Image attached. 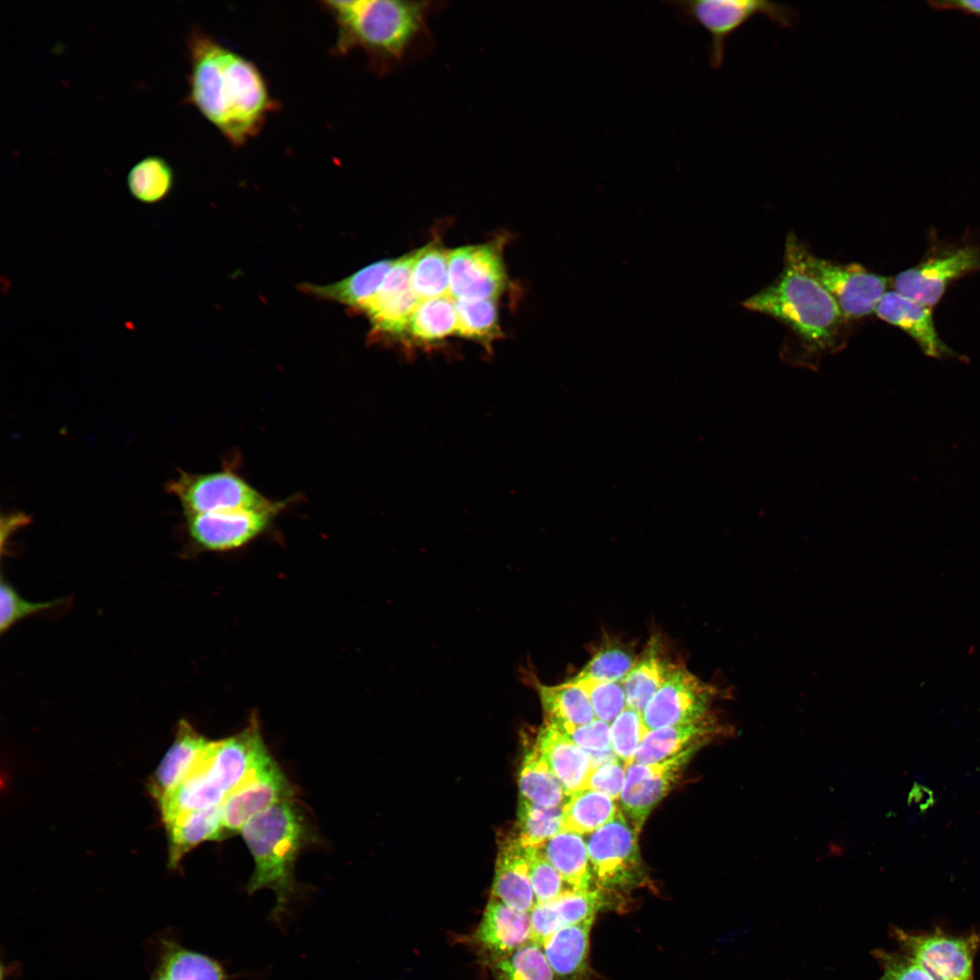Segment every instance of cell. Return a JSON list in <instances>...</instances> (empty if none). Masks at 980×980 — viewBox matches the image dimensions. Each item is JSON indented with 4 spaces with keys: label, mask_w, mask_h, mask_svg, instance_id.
I'll return each instance as SVG.
<instances>
[{
    "label": "cell",
    "mask_w": 980,
    "mask_h": 980,
    "mask_svg": "<svg viewBox=\"0 0 980 980\" xmlns=\"http://www.w3.org/2000/svg\"><path fill=\"white\" fill-rule=\"evenodd\" d=\"M636 835L620 809L611 821L591 833L586 844L590 866L600 884L622 886L639 875L642 863Z\"/></svg>",
    "instance_id": "obj_14"
},
{
    "label": "cell",
    "mask_w": 980,
    "mask_h": 980,
    "mask_svg": "<svg viewBox=\"0 0 980 980\" xmlns=\"http://www.w3.org/2000/svg\"><path fill=\"white\" fill-rule=\"evenodd\" d=\"M395 259L375 261L345 279L324 285L303 284L302 289L360 311L376 295Z\"/></svg>",
    "instance_id": "obj_27"
},
{
    "label": "cell",
    "mask_w": 980,
    "mask_h": 980,
    "mask_svg": "<svg viewBox=\"0 0 980 980\" xmlns=\"http://www.w3.org/2000/svg\"><path fill=\"white\" fill-rule=\"evenodd\" d=\"M167 490L180 501L184 514L261 509L274 503L228 466L203 474L181 471Z\"/></svg>",
    "instance_id": "obj_8"
},
{
    "label": "cell",
    "mask_w": 980,
    "mask_h": 980,
    "mask_svg": "<svg viewBox=\"0 0 980 980\" xmlns=\"http://www.w3.org/2000/svg\"><path fill=\"white\" fill-rule=\"evenodd\" d=\"M536 690L548 724L556 728L580 726L596 719L586 693L575 684L537 683Z\"/></svg>",
    "instance_id": "obj_30"
},
{
    "label": "cell",
    "mask_w": 980,
    "mask_h": 980,
    "mask_svg": "<svg viewBox=\"0 0 980 980\" xmlns=\"http://www.w3.org/2000/svg\"><path fill=\"white\" fill-rule=\"evenodd\" d=\"M696 750L697 748L689 749L662 762H632L626 766L620 801L636 833L653 807L672 788Z\"/></svg>",
    "instance_id": "obj_16"
},
{
    "label": "cell",
    "mask_w": 980,
    "mask_h": 980,
    "mask_svg": "<svg viewBox=\"0 0 980 980\" xmlns=\"http://www.w3.org/2000/svg\"><path fill=\"white\" fill-rule=\"evenodd\" d=\"M187 47V102L233 145L245 144L275 107L262 74L201 30L190 33Z\"/></svg>",
    "instance_id": "obj_1"
},
{
    "label": "cell",
    "mask_w": 980,
    "mask_h": 980,
    "mask_svg": "<svg viewBox=\"0 0 980 980\" xmlns=\"http://www.w3.org/2000/svg\"><path fill=\"white\" fill-rule=\"evenodd\" d=\"M270 758L253 714L240 732L211 740L186 779L158 801L163 822L221 804Z\"/></svg>",
    "instance_id": "obj_2"
},
{
    "label": "cell",
    "mask_w": 980,
    "mask_h": 980,
    "mask_svg": "<svg viewBox=\"0 0 980 980\" xmlns=\"http://www.w3.org/2000/svg\"><path fill=\"white\" fill-rule=\"evenodd\" d=\"M449 252L450 250L445 248L438 239L415 250L411 285L420 301L448 294Z\"/></svg>",
    "instance_id": "obj_31"
},
{
    "label": "cell",
    "mask_w": 980,
    "mask_h": 980,
    "mask_svg": "<svg viewBox=\"0 0 980 980\" xmlns=\"http://www.w3.org/2000/svg\"><path fill=\"white\" fill-rule=\"evenodd\" d=\"M531 941L542 946L564 926L552 902L535 904L530 911Z\"/></svg>",
    "instance_id": "obj_48"
},
{
    "label": "cell",
    "mask_w": 980,
    "mask_h": 980,
    "mask_svg": "<svg viewBox=\"0 0 980 980\" xmlns=\"http://www.w3.org/2000/svg\"><path fill=\"white\" fill-rule=\"evenodd\" d=\"M602 896L598 890H567L556 899L551 901L556 909L564 926L581 923L594 917L602 906Z\"/></svg>",
    "instance_id": "obj_44"
},
{
    "label": "cell",
    "mask_w": 980,
    "mask_h": 980,
    "mask_svg": "<svg viewBox=\"0 0 980 980\" xmlns=\"http://www.w3.org/2000/svg\"><path fill=\"white\" fill-rule=\"evenodd\" d=\"M742 306L782 322L818 351L836 347L847 321L837 302L817 281L786 263L775 280L746 299Z\"/></svg>",
    "instance_id": "obj_3"
},
{
    "label": "cell",
    "mask_w": 980,
    "mask_h": 980,
    "mask_svg": "<svg viewBox=\"0 0 980 980\" xmlns=\"http://www.w3.org/2000/svg\"><path fill=\"white\" fill-rule=\"evenodd\" d=\"M871 955L882 970L877 980H936L923 965L903 952L875 949Z\"/></svg>",
    "instance_id": "obj_45"
},
{
    "label": "cell",
    "mask_w": 980,
    "mask_h": 980,
    "mask_svg": "<svg viewBox=\"0 0 980 980\" xmlns=\"http://www.w3.org/2000/svg\"><path fill=\"white\" fill-rule=\"evenodd\" d=\"M874 313L909 335L926 356L938 359L957 357L940 338L930 307L894 289L884 294Z\"/></svg>",
    "instance_id": "obj_19"
},
{
    "label": "cell",
    "mask_w": 980,
    "mask_h": 980,
    "mask_svg": "<svg viewBox=\"0 0 980 980\" xmlns=\"http://www.w3.org/2000/svg\"><path fill=\"white\" fill-rule=\"evenodd\" d=\"M473 940L482 959L493 965L531 941L530 914L490 897Z\"/></svg>",
    "instance_id": "obj_18"
},
{
    "label": "cell",
    "mask_w": 980,
    "mask_h": 980,
    "mask_svg": "<svg viewBox=\"0 0 980 980\" xmlns=\"http://www.w3.org/2000/svg\"><path fill=\"white\" fill-rule=\"evenodd\" d=\"M785 263L817 281L837 302L847 320L875 312L889 279L858 263L840 264L811 252L794 234L786 240Z\"/></svg>",
    "instance_id": "obj_6"
},
{
    "label": "cell",
    "mask_w": 980,
    "mask_h": 980,
    "mask_svg": "<svg viewBox=\"0 0 980 980\" xmlns=\"http://www.w3.org/2000/svg\"><path fill=\"white\" fill-rule=\"evenodd\" d=\"M573 891L590 889L592 869L587 845L579 834L561 831L538 847Z\"/></svg>",
    "instance_id": "obj_28"
},
{
    "label": "cell",
    "mask_w": 980,
    "mask_h": 980,
    "mask_svg": "<svg viewBox=\"0 0 980 980\" xmlns=\"http://www.w3.org/2000/svg\"><path fill=\"white\" fill-rule=\"evenodd\" d=\"M717 690L676 664L642 712L647 732L697 720L709 713Z\"/></svg>",
    "instance_id": "obj_13"
},
{
    "label": "cell",
    "mask_w": 980,
    "mask_h": 980,
    "mask_svg": "<svg viewBox=\"0 0 980 980\" xmlns=\"http://www.w3.org/2000/svg\"><path fill=\"white\" fill-rule=\"evenodd\" d=\"M536 904L551 902L565 891L564 881L539 848L524 846Z\"/></svg>",
    "instance_id": "obj_40"
},
{
    "label": "cell",
    "mask_w": 980,
    "mask_h": 980,
    "mask_svg": "<svg viewBox=\"0 0 980 980\" xmlns=\"http://www.w3.org/2000/svg\"><path fill=\"white\" fill-rule=\"evenodd\" d=\"M491 967L494 980H556L543 947L532 941Z\"/></svg>",
    "instance_id": "obj_38"
},
{
    "label": "cell",
    "mask_w": 980,
    "mask_h": 980,
    "mask_svg": "<svg viewBox=\"0 0 980 980\" xmlns=\"http://www.w3.org/2000/svg\"><path fill=\"white\" fill-rule=\"evenodd\" d=\"M289 502L290 498L274 501L261 509L185 514V528L191 544L200 551L236 550L267 531Z\"/></svg>",
    "instance_id": "obj_9"
},
{
    "label": "cell",
    "mask_w": 980,
    "mask_h": 980,
    "mask_svg": "<svg viewBox=\"0 0 980 980\" xmlns=\"http://www.w3.org/2000/svg\"><path fill=\"white\" fill-rule=\"evenodd\" d=\"M415 250L395 259L376 295L361 310L372 336L404 339L410 316L419 304L411 285Z\"/></svg>",
    "instance_id": "obj_15"
},
{
    "label": "cell",
    "mask_w": 980,
    "mask_h": 980,
    "mask_svg": "<svg viewBox=\"0 0 980 980\" xmlns=\"http://www.w3.org/2000/svg\"><path fill=\"white\" fill-rule=\"evenodd\" d=\"M567 796L583 789L593 765L587 751L566 734L545 723L538 732L534 745Z\"/></svg>",
    "instance_id": "obj_23"
},
{
    "label": "cell",
    "mask_w": 980,
    "mask_h": 980,
    "mask_svg": "<svg viewBox=\"0 0 980 980\" xmlns=\"http://www.w3.org/2000/svg\"><path fill=\"white\" fill-rule=\"evenodd\" d=\"M618 811L609 796L581 789L567 796L563 806L562 831L591 834L611 821Z\"/></svg>",
    "instance_id": "obj_33"
},
{
    "label": "cell",
    "mask_w": 980,
    "mask_h": 980,
    "mask_svg": "<svg viewBox=\"0 0 980 980\" xmlns=\"http://www.w3.org/2000/svg\"><path fill=\"white\" fill-rule=\"evenodd\" d=\"M632 646L618 640H607L593 654L583 669L569 681L594 680L621 681L636 661Z\"/></svg>",
    "instance_id": "obj_37"
},
{
    "label": "cell",
    "mask_w": 980,
    "mask_h": 980,
    "mask_svg": "<svg viewBox=\"0 0 980 980\" xmlns=\"http://www.w3.org/2000/svg\"><path fill=\"white\" fill-rule=\"evenodd\" d=\"M675 665L665 657L661 640L652 637L622 681L626 707L642 713Z\"/></svg>",
    "instance_id": "obj_26"
},
{
    "label": "cell",
    "mask_w": 980,
    "mask_h": 980,
    "mask_svg": "<svg viewBox=\"0 0 980 980\" xmlns=\"http://www.w3.org/2000/svg\"><path fill=\"white\" fill-rule=\"evenodd\" d=\"M1 621L0 631L4 632L13 624L26 616L53 608L60 603L59 600L44 603H33L24 600L3 579L0 586Z\"/></svg>",
    "instance_id": "obj_46"
},
{
    "label": "cell",
    "mask_w": 980,
    "mask_h": 980,
    "mask_svg": "<svg viewBox=\"0 0 980 980\" xmlns=\"http://www.w3.org/2000/svg\"><path fill=\"white\" fill-rule=\"evenodd\" d=\"M646 733L642 713L629 707L611 723L612 748L626 766L633 761L635 751Z\"/></svg>",
    "instance_id": "obj_43"
},
{
    "label": "cell",
    "mask_w": 980,
    "mask_h": 980,
    "mask_svg": "<svg viewBox=\"0 0 980 980\" xmlns=\"http://www.w3.org/2000/svg\"><path fill=\"white\" fill-rule=\"evenodd\" d=\"M211 740L188 721H179L173 743L155 770L150 792L159 801L180 786L197 766Z\"/></svg>",
    "instance_id": "obj_20"
},
{
    "label": "cell",
    "mask_w": 980,
    "mask_h": 980,
    "mask_svg": "<svg viewBox=\"0 0 980 980\" xmlns=\"http://www.w3.org/2000/svg\"><path fill=\"white\" fill-rule=\"evenodd\" d=\"M519 797L544 808L564 806L567 794L534 746L524 755L518 777Z\"/></svg>",
    "instance_id": "obj_34"
},
{
    "label": "cell",
    "mask_w": 980,
    "mask_h": 980,
    "mask_svg": "<svg viewBox=\"0 0 980 980\" xmlns=\"http://www.w3.org/2000/svg\"><path fill=\"white\" fill-rule=\"evenodd\" d=\"M582 688L586 693L595 718L612 723L626 708V696L621 681L594 680L567 681Z\"/></svg>",
    "instance_id": "obj_41"
},
{
    "label": "cell",
    "mask_w": 980,
    "mask_h": 980,
    "mask_svg": "<svg viewBox=\"0 0 980 980\" xmlns=\"http://www.w3.org/2000/svg\"><path fill=\"white\" fill-rule=\"evenodd\" d=\"M293 790L272 757L221 803L226 836L240 832L255 816L285 800Z\"/></svg>",
    "instance_id": "obj_17"
},
{
    "label": "cell",
    "mask_w": 980,
    "mask_h": 980,
    "mask_svg": "<svg viewBox=\"0 0 980 980\" xmlns=\"http://www.w3.org/2000/svg\"><path fill=\"white\" fill-rule=\"evenodd\" d=\"M338 28L337 50L361 48L386 58H397L423 25V3L398 0L327 1Z\"/></svg>",
    "instance_id": "obj_5"
},
{
    "label": "cell",
    "mask_w": 980,
    "mask_h": 980,
    "mask_svg": "<svg viewBox=\"0 0 980 980\" xmlns=\"http://www.w3.org/2000/svg\"><path fill=\"white\" fill-rule=\"evenodd\" d=\"M594 917L567 926L543 946L556 980H590V933Z\"/></svg>",
    "instance_id": "obj_24"
},
{
    "label": "cell",
    "mask_w": 980,
    "mask_h": 980,
    "mask_svg": "<svg viewBox=\"0 0 980 980\" xmlns=\"http://www.w3.org/2000/svg\"><path fill=\"white\" fill-rule=\"evenodd\" d=\"M891 933L901 952L918 961L936 980H973L974 957L980 943L977 935L956 936L940 930L913 933L896 926Z\"/></svg>",
    "instance_id": "obj_12"
},
{
    "label": "cell",
    "mask_w": 980,
    "mask_h": 980,
    "mask_svg": "<svg viewBox=\"0 0 980 980\" xmlns=\"http://www.w3.org/2000/svg\"><path fill=\"white\" fill-rule=\"evenodd\" d=\"M456 336L475 341L487 352L493 343L504 336L495 299L456 300Z\"/></svg>",
    "instance_id": "obj_35"
},
{
    "label": "cell",
    "mask_w": 980,
    "mask_h": 980,
    "mask_svg": "<svg viewBox=\"0 0 980 980\" xmlns=\"http://www.w3.org/2000/svg\"><path fill=\"white\" fill-rule=\"evenodd\" d=\"M174 173L162 157L147 156L137 162L127 175V186L137 201L153 204L165 199L172 190Z\"/></svg>",
    "instance_id": "obj_36"
},
{
    "label": "cell",
    "mask_w": 980,
    "mask_h": 980,
    "mask_svg": "<svg viewBox=\"0 0 980 980\" xmlns=\"http://www.w3.org/2000/svg\"><path fill=\"white\" fill-rule=\"evenodd\" d=\"M682 20L702 26L710 35L709 61L713 69L721 66L728 39L758 15L785 28L798 21L789 5L766 0H684L671 2Z\"/></svg>",
    "instance_id": "obj_7"
},
{
    "label": "cell",
    "mask_w": 980,
    "mask_h": 980,
    "mask_svg": "<svg viewBox=\"0 0 980 980\" xmlns=\"http://www.w3.org/2000/svg\"><path fill=\"white\" fill-rule=\"evenodd\" d=\"M610 728V723L595 719L587 724L557 729L588 752L594 768L617 757L612 748Z\"/></svg>",
    "instance_id": "obj_42"
},
{
    "label": "cell",
    "mask_w": 980,
    "mask_h": 980,
    "mask_svg": "<svg viewBox=\"0 0 980 980\" xmlns=\"http://www.w3.org/2000/svg\"><path fill=\"white\" fill-rule=\"evenodd\" d=\"M504 239L450 250L448 294L455 300L495 299L507 289Z\"/></svg>",
    "instance_id": "obj_11"
},
{
    "label": "cell",
    "mask_w": 980,
    "mask_h": 980,
    "mask_svg": "<svg viewBox=\"0 0 980 980\" xmlns=\"http://www.w3.org/2000/svg\"><path fill=\"white\" fill-rule=\"evenodd\" d=\"M254 860L247 889H270L276 897L274 919H280L295 894L294 867L307 827L297 806L281 801L252 818L240 830Z\"/></svg>",
    "instance_id": "obj_4"
},
{
    "label": "cell",
    "mask_w": 980,
    "mask_h": 980,
    "mask_svg": "<svg viewBox=\"0 0 980 980\" xmlns=\"http://www.w3.org/2000/svg\"><path fill=\"white\" fill-rule=\"evenodd\" d=\"M977 270L979 245H945L896 275L893 285L900 294L931 308L941 300L953 281Z\"/></svg>",
    "instance_id": "obj_10"
},
{
    "label": "cell",
    "mask_w": 980,
    "mask_h": 980,
    "mask_svg": "<svg viewBox=\"0 0 980 980\" xmlns=\"http://www.w3.org/2000/svg\"><path fill=\"white\" fill-rule=\"evenodd\" d=\"M154 972L167 980H227L217 960L171 940L162 941Z\"/></svg>",
    "instance_id": "obj_32"
},
{
    "label": "cell",
    "mask_w": 980,
    "mask_h": 980,
    "mask_svg": "<svg viewBox=\"0 0 980 980\" xmlns=\"http://www.w3.org/2000/svg\"><path fill=\"white\" fill-rule=\"evenodd\" d=\"M491 893V897L520 912L530 913L536 904L525 849L518 836L502 841Z\"/></svg>",
    "instance_id": "obj_21"
},
{
    "label": "cell",
    "mask_w": 980,
    "mask_h": 980,
    "mask_svg": "<svg viewBox=\"0 0 980 980\" xmlns=\"http://www.w3.org/2000/svg\"><path fill=\"white\" fill-rule=\"evenodd\" d=\"M563 806L544 808L519 797L518 838L524 846L540 847L563 830Z\"/></svg>",
    "instance_id": "obj_39"
},
{
    "label": "cell",
    "mask_w": 980,
    "mask_h": 980,
    "mask_svg": "<svg viewBox=\"0 0 980 980\" xmlns=\"http://www.w3.org/2000/svg\"><path fill=\"white\" fill-rule=\"evenodd\" d=\"M164 824L169 841V865L172 867L199 844L226 837L221 804L180 815Z\"/></svg>",
    "instance_id": "obj_25"
},
{
    "label": "cell",
    "mask_w": 980,
    "mask_h": 980,
    "mask_svg": "<svg viewBox=\"0 0 980 980\" xmlns=\"http://www.w3.org/2000/svg\"><path fill=\"white\" fill-rule=\"evenodd\" d=\"M930 5L937 9H952L980 17V0L933 1Z\"/></svg>",
    "instance_id": "obj_49"
},
{
    "label": "cell",
    "mask_w": 980,
    "mask_h": 980,
    "mask_svg": "<svg viewBox=\"0 0 980 980\" xmlns=\"http://www.w3.org/2000/svg\"><path fill=\"white\" fill-rule=\"evenodd\" d=\"M456 300L448 294L419 302L407 322L403 340L428 346L456 335Z\"/></svg>",
    "instance_id": "obj_29"
},
{
    "label": "cell",
    "mask_w": 980,
    "mask_h": 980,
    "mask_svg": "<svg viewBox=\"0 0 980 980\" xmlns=\"http://www.w3.org/2000/svg\"><path fill=\"white\" fill-rule=\"evenodd\" d=\"M626 774V764L618 757L594 767L583 789H590L620 799Z\"/></svg>",
    "instance_id": "obj_47"
},
{
    "label": "cell",
    "mask_w": 980,
    "mask_h": 980,
    "mask_svg": "<svg viewBox=\"0 0 980 980\" xmlns=\"http://www.w3.org/2000/svg\"><path fill=\"white\" fill-rule=\"evenodd\" d=\"M720 728L717 720L708 713L694 721L652 730L645 734L632 762H662L689 749H698L714 734L720 733Z\"/></svg>",
    "instance_id": "obj_22"
}]
</instances>
